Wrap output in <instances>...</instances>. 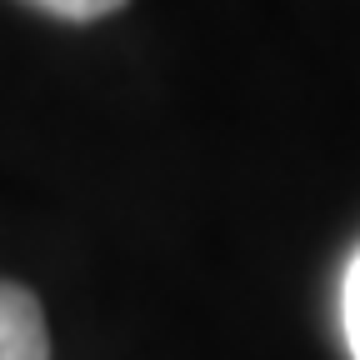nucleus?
Returning <instances> with one entry per match:
<instances>
[{
	"mask_svg": "<svg viewBox=\"0 0 360 360\" xmlns=\"http://www.w3.org/2000/svg\"><path fill=\"white\" fill-rule=\"evenodd\" d=\"M0 360H51L45 310L15 281H0Z\"/></svg>",
	"mask_w": 360,
	"mask_h": 360,
	"instance_id": "f257e3e1",
	"label": "nucleus"
},
{
	"mask_svg": "<svg viewBox=\"0 0 360 360\" xmlns=\"http://www.w3.org/2000/svg\"><path fill=\"white\" fill-rule=\"evenodd\" d=\"M20 6L45 11V15H56V20H75V25H85V20L115 15V11L125 6V0H20Z\"/></svg>",
	"mask_w": 360,
	"mask_h": 360,
	"instance_id": "f03ea898",
	"label": "nucleus"
},
{
	"mask_svg": "<svg viewBox=\"0 0 360 360\" xmlns=\"http://www.w3.org/2000/svg\"><path fill=\"white\" fill-rule=\"evenodd\" d=\"M340 321H345V345L350 360H360V250L345 265V285H340Z\"/></svg>",
	"mask_w": 360,
	"mask_h": 360,
	"instance_id": "7ed1b4c3",
	"label": "nucleus"
}]
</instances>
